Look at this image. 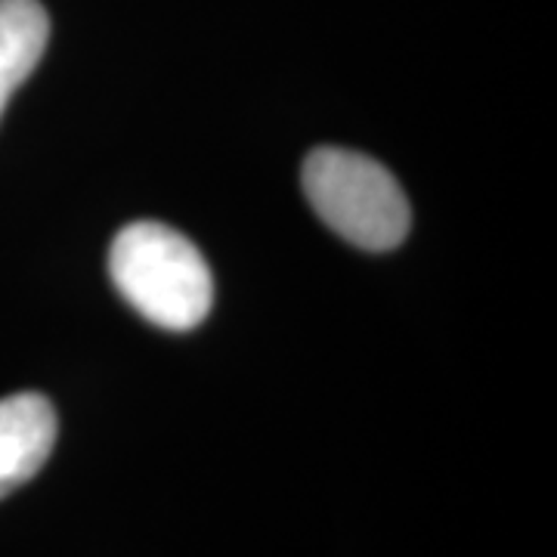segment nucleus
Segmentation results:
<instances>
[{"mask_svg":"<svg viewBox=\"0 0 557 557\" xmlns=\"http://www.w3.org/2000/svg\"><path fill=\"white\" fill-rule=\"evenodd\" d=\"M50 38L40 0H0V115L22 81L35 72Z\"/></svg>","mask_w":557,"mask_h":557,"instance_id":"4","label":"nucleus"},{"mask_svg":"<svg viewBox=\"0 0 557 557\" xmlns=\"http://www.w3.org/2000/svg\"><path fill=\"white\" fill-rule=\"evenodd\" d=\"M57 443V412L44 394H13L0 399V498L47 465Z\"/></svg>","mask_w":557,"mask_h":557,"instance_id":"3","label":"nucleus"},{"mask_svg":"<svg viewBox=\"0 0 557 557\" xmlns=\"http://www.w3.org/2000/svg\"><path fill=\"white\" fill-rule=\"evenodd\" d=\"M304 193L341 239L366 251H391L406 239L412 211L397 177L362 152L322 146L304 161Z\"/></svg>","mask_w":557,"mask_h":557,"instance_id":"2","label":"nucleus"},{"mask_svg":"<svg viewBox=\"0 0 557 557\" xmlns=\"http://www.w3.org/2000/svg\"><path fill=\"white\" fill-rule=\"evenodd\" d=\"M109 273L139 317L171 332L196 329L214 300V278L199 248L156 220L121 230L109 248Z\"/></svg>","mask_w":557,"mask_h":557,"instance_id":"1","label":"nucleus"}]
</instances>
